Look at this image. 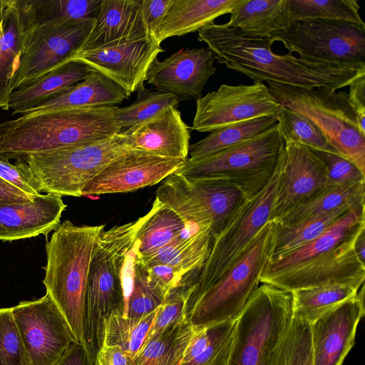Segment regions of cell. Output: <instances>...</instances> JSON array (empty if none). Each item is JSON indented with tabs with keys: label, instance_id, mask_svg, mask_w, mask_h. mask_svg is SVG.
Here are the masks:
<instances>
[{
	"label": "cell",
	"instance_id": "cell-1",
	"mask_svg": "<svg viewBox=\"0 0 365 365\" xmlns=\"http://www.w3.org/2000/svg\"><path fill=\"white\" fill-rule=\"evenodd\" d=\"M197 33L198 41L208 46L220 63L254 83L337 91L365 75V69L306 59L290 53H274L269 37L248 34L226 24L212 23Z\"/></svg>",
	"mask_w": 365,
	"mask_h": 365
},
{
	"label": "cell",
	"instance_id": "cell-2",
	"mask_svg": "<svg viewBox=\"0 0 365 365\" xmlns=\"http://www.w3.org/2000/svg\"><path fill=\"white\" fill-rule=\"evenodd\" d=\"M116 106L22 115L0 122V160L28 157L108 139L120 132Z\"/></svg>",
	"mask_w": 365,
	"mask_h": 365
},
{
	"label": "cell",
	"instance_id": "cell-3",
	"mask_svg": "<svg viewBox=\"0 0 365 365\" xmlns=\"http://www.w3.org/2000/svg\"><path fill=\"white\" fill-rule=\"evenodd\" d=\"M102 225L78 226L67 220L46 244L43 279L46 294L66 319L75 339L84 344L85 299L89 264Z\"/></svg>",
	"mask_w": 365,
	"mask_h": 365
},
{
	"label": "cell",
	"instance_id": "cell-4",
	"mask_svg": "<svg viewBox=\"0 0 365 365\" xmlns=\"http://www.w3.org/2000/svg\"><path fill=\"white\" fill-rule=\"evenodd\" d=\"M141 222L142 217L103 230L95 242L88 268L84 317V339L91 346L103 344L106 324L113 312L124 315L125 266Z\"/></svg>",
	"mask_w": 365,
	"mask_h": 365
},
{
	"label": "cell",
	"instance_id": "cell-5",
	"mask_svg": "<svg viewBox=\"0 0 365 365\" xmlns=\"http://www.w3.org/2000/svg\"><path fill=\"white\" fill-rule=\"evenodd\" d=\"M274 225L269 221L234 264L185 307L184 317L194 329L237 319L259 286L269 259Z\"/></svg>",
	"mask_w": 365,
	"mask_h": 365
},
{
	"label": "cell",
	"instance_id": "cell-6",
	"mask_svg": "<svg viewBox=\"0 0 365 365\" xmlns=\"http://www.w3.org/2000/svg\"><path fill=\"white\" fill-rule=\"evenodd\" d=\"M267 83L281 105L314 123L339 153L365 175V133L359 127L346 92Z\"/></svg>",
	"mask_w": 365,
	"mask_h": 365
},
{
	"label": "cell",
	"instance_id": "cell-7",
	"mask_svg": "<svg viewBox=\"0 0 365 365\" xmlns=\"http://www.w3.org/2000/svg\"><path fill=\"white\" fill-rule=\"evenodd\" d=\"M284 146L276 170L264 187L252 197L247 199L225 229L212 240L209 255L203 265L184 287L185 307L234 264L259 230L270 221L281 180Z\"/></svg>",
	"mask_w": 365,
	"mask_h": 365
},
{
	"label": "cell",
	"instance_id": "cell-8",
	"mask_svg": "<svg viewBox=\"0 0 365 365\" xmlns=\"http://www.w3.org/2000/svg\"><path fill=\"white\" fill-rule=\"evenodd\" d=\"M284 145L277 123L250 140L207 157L190 160L175 172L187 177H216L237 187L249 199L272 177Z\"/></svg>",
	"mask_w": 365,
	"mask_h": 365
},
{
	"label": "cell",
	"instance_id": "cell-9",
	"mask_svg": "<svg viewBox=\"0 0 365 365\" xmlns=\"http://www.w3.org/2000/svg\"><path fill=\"white\" fill-rule=\"evenodd\" d=\"M133 150L119 133L108 139L34 155L26 158L39 192L81 197V192L109 163Z\"/></svg>",
	"mask_w": 365,
	"mask_h": 365
},
{
	"label": "cell",
	"instance_id": "cell-10",
	"mask_svg": "<svg viewBox=\"0 0 365 365\" xmlns=\"http://www.w3.org/2000/svg\"><path fill=\"white\" fill-rule=\"evenodd\" d=\"M292 319V292L262 283L236 319L228 365H267Z\"/></svg>",
	"mask_w": 365,
	"mask_h": 365
},
{
	"label": "cell",
	"instance_id": "cell-11",
	"mask_svg": "<svg viewBox=\"0 0 365 365\" xmlns=\"http://www.w3.org/2000/svg\"><path fill=\"white\" fill-rule=\"evenodd\" d=\"M155 198L187 224L209 227L212 240L247 200L235 185L216 177H187L174 173L156 190Z\"/></svg>",
	"mask_w": 365,
	"mask_h": 365
},
{
	"label": "cell",
	"instance_id": "cell-12",
	"mask_svg": "<svg viewBox=\"0 0 365 365\" xmlns=\"http://www.w3.org/2000/svg\"><path fill=\"white\" fill-rule=\"evenodd\" d=\"M269 38L306 59L365 69V24L294 20Z\"/></svg>",
	"mask_w": 365,
	"mask_h": 365
},
{
	"label": "cell",
	"instance_id": "cell-13",
	"mask_svg": "<svg viewBox=\"0 0 365 365\" xmlns=\"http://www.w3.org/2000/svg\"><path fill=\"white\" fill-rule=\"evenodd\" d=\"M94 21L30 25L28 20L24 50L12 81L13 91L70 60L87 38Z\"/></svg>",
	"mask_w": 365,
	"mask_h": 365
},
{
	"label": "cell",
	"instance_id": "cell-14",
	"mask_svg": "<svg viewBox=\"0 0 365 365\" xmlns=\"http://www.w3.org/2000/svg\"><path fill=\"white\" fill-rule=\"evenodd\" d=\"M29 365H55L76 339L61 312L46 294L11 307Z\"/></svg>",
	"mask_w": 365,
	"mask_h": 365
},
{
	"label": "cell",
	"instance_id": "cell-15",
	"mask_svg": "<svg viewBox=\"0 0 365 365\" xmlns=\"http://www.w3.org/2000/svg\"><path fill=\"white\" fill-rule=\"evenodd\" d=\"M280 107V103L263 83L222 84L196 101L192 130L210 133L254 118L277 117Z\"/></svg>",
	"mask_w": 365,
	"mask_h": 365
},
{
	"label": "cell",
	"instance_id": "cell-16",
	"mask_svg": "<svg viewBox=\"0 0 365 365\" xmlns=\"http://www.w3.org/2000/svg\"><path fill=\"white\" fill-rule=\"evenodd\" d=\"M364 227L363 221L346 240L331 251L290 270L262 276L260 282L289 292L331 285L360 289L364 284L365 265L357 259L354 245L358 233Z\"/></svg>",
	"mask_w": 365,
	"mask_h": 365
},
{
	"label": "cell",
	"instance_id": "cell-17",
	"mask_svg": "<svg viewBox=\"0 0 365 365\" xmlns=\"http://www.w3.org/2000/svg\"><path fill=\"white\" fill-rule=\"evenodd\" d=\"M185 160L133 150L100 171L83 187L81 196L128 192L154 185L176 172Z\"/></svg>",
	"mask_w": 365,
	"mask_h": 365
},
{
	"label": "cell",
	"instance_id": "cell-18",
	"mask_svg": "<svg viewBox=\"0 0 365 365\" xmlns=\"http://www.w3.org/2000/svg\"><path fill=\"white\" fill-rule=\"evenodd\" d=\"M364 284L357 294L310 324L313 365H341L364 316Z\"/></svg>",
	"mask_w": 365,
	"mask_h": 365
},
{
	"label": "cell",
	"instance_id": "cell-19",
	"mask_svg": "<svg viewBox=\"0 0 365 365\" xmlns=\"http://www.w3.org/2000/svg\"><path fill=\"white\" fill-rule=\"evenodd\" d=\"M327 186V168L323 160L306 146L284 143L281 180L270 220H278Z\"/></svg>",
	"mask_w": 365,
	"mask_h": 365
},
{
	"label": "cell",
	"instance_id": "cell-20",
	"mask_svg": "<svg viewBox=\"0 0 365 365\" xmlns=\"http://www.w3.org/2000/svg\"><path fill=\"white\" fill-rule=\"evenodd\" d=\"M160 46L148 40L118 46L78 51L71 59L80 61L104 75L125 92L127 97L145 86L147 73L159 53Z\"/></svg>",
	"mask_w": 365,
	"mask_h": 365
},
{
	"label": "cell",
	"instance_id": "cell-21",
	"mask_svg": "<svg viewBox=\"0 0 365 365\" xmlns=\"http://www.w3.org/2000/svg\"><path fill=\"white\" fill-rule=\"evenodd\" d=\"M215 56L207 48H182L163 61L155 58L146 81L158 91L170 93L180 100H198L204 86L216 72Z\"/></svg>",
	"mask_w": 365,
	"mask_h": 365
},
{
	"label": "cell",
	"instance_id": "cell-22",
	"mask_svg": "<svg viewBox=\"0 0 365 365\" xmlns=\"http://www.w3.org/2000/svg\"><path fill=\"white\" fill-rule=\"evenodd\" d=\"M120 133L133 150L162 158H187L190 130L175 107H168Z\"/></svg>",
	"mask_w": 365,
	"mask_h": 365
},
{
	"label": "cell",
	"instance_id": "cell-23",
	"mask_svg": "<svg viewBox=\"0 0 365 365\" xmlns=\"http://www.w3.org/2000/svg\"><path fill=\"white\" fill-rule=\"evenodd\" d=\"M143 40L148 39L140 0H101L93 28L78 51Z\"/></svg>",
	"mask_w": 365,
	"mask_h": 365
},
{
	"label": "cell",
	"instance_id": "cell-24",
	"mask_svg": "<svg viewBox=\"0 0 365 365\" xmlns=\"http://www.w3.org/2000/svg\"><path fill=\"white\" fill-rule=\"evenodd\" d=\"M61 197L46 193L35 196L29 202L0 204V240L47 235L55 230L66 207Z\"/></svg>",
	"mask_w": 365,
	"mask_h": 365
},
{
	"label": "cell",
	"instance_id": "cell-25",
	"mask_svg": "<svg viewBox=\"0 0 365 365\" xmlns=\"http://www.w3.org/2000/svg\"><path fill=\"white\" fill-rule=\"evenodd\" d=\"M28 19L20 0H6L0 21V110H9Z\"/></svg>",
	"mask_w": 365,
	"mask_h": 365
},
{
	"label": "cell",
	"instance_id": "cell-26",
	"mask_svg": "<svg viewBox=\"0 0 365 365\" xmlns=\"http://www.w3.org/2000/svg\"><path fill=\"white\" fill-rule=\"evenodd\" d=\"M212 242L209 227L188 223L180 235L170 242L150 255L135 257L134 262L141 264L161 263L178 267L187 277L185 284L203 265Z\"/></svg>",
	"mask_w": 365,
	"mask_h": 365
},
{
	"label": "cell",
	"instance_id": "cell-27",
	"mask_svg": "<svg viewBox=\"0 0 365 365\" xmlns=\"http://www.w3.org/2000/svg\"><path fill=\"white\" fill-rule=\"evenodd\" d=\"M242 0H173L157 29V43L198 31L230 14Z\"/></svg>",
	"mask_w": 365,
	"mask_h": 365
},
{
	"label": "cell",
	"instance_id": "cell-28",
	"mask_svg": "<svg viewBox=\"0 0 365 365\" xmlns=\"http://www.w3.org/2000/svg\"><path fill=\"white\" fill-rule=\"evenodd\" d=\"M127 98L118 85L93 70L81 82L68 87L22 115L61 109L116 106Z\"/></svg>",
	"mask_w": 365,
	"mask_h": 365
},
{
	"label": "cell",
	"instance_id": "cell-29",
	"mask_svg": "<svg viewBox=\"0 0 365 365\" xmlns=\"http://www.w3.org/2000/svg\"><path fill=\"white\" fill-rule=\"evenodd\" d=\"M363 221L365 205L351 208L309 244L276 262H268L261 277L290 270L331 251L346 240Z\"/></svg>",
	"mask_w": 365,
	"mask_h": 365
},
{
	"label": "cell",
	"instance_id": "cell-30",
	"mask_svg": "<svg viewBox=\"0 0 365 365\" xmlns=\"http://www.w3.org/2000/svg\"><path fill=\"white\" fill-rule=\"evenodd\" d=\"M86 63L70 59L31 83L14 90L9 101L13 115L23 114L68 87L82 81L92 72Z\"/></svg>",
	"mask_w": 365,
	"mask_h": 365
},
{
	"label": "cell",
	"instance_id": "cell-31",
	"mask_svg": "<svg viewBox=\"0 0 365 365\" xmlns=\"http://www.w3.org/2000/svg\"><path fill=\"white\" fill-rule=\"evenodd\" d=\"M235 322L226 321L195 329L178 365H228Z\"/></svg>",
	"mask_w": 365,
	"mask_h": 365
},
{
	"label": "cell",
	"instance_id": "cell-32",
	"mask_svg": "<svg viewBox=\"0 0 365 365\" xmlns=\"http://www.w3.org/2000/svg\"><path fill=\"white\" fill-rule=\"evenodd\" d=\"M230 14L227 26L259 37H269L290 21L286 0H242Z\"/></svg>",
	"mask_w": 365,
	"mask_h": 365
},
{
	"label": "cell",
	"instance_id": "cell-33",
	"mask_svg": "<svg viewBox=\"0 0 365 365\" xmlns=\"http://www.w3.org/2000/svg\"><path fill=\"white\" fill-rule=\"evenodd\" d=\"M351 209L341 208L289 224L273 221L274 232L268 262H276L309 244Z\"/></svg>",
	"mask_w": 365,
	"mask_h": 365
},
{
	"label": "cell",
	"instance_id": "cell-34",
	"mask_svg": "<svg viewBox=\"0 0 365 365\" xmlns=\"http://www.w3.org/2000/svg\"><path fill=\"white\" fill-rule=\"evenodd\" d=\"M187 223L157 198L142 217L135 245V257L152 255L180 235Z\"/></svg>",
	"mask_w": 365,
	"mask_h": 365
},
{
	"label": "cell",
	"instance_id": "cell-35",
	"mask_svg": "<svg viewBox=\"0 0 365 365\" xmlns=\"http://www.w3.org/2000/svg\"><path fill=\"white\" fill-rule=\"evenodd\" d=\"M365 205V182L328 185L274 222L289 224L341 208Z\"/></svg>",
	"mask_w": 365,
	"mask_h": 365
},
{
	"label": "cell",
	"instance_id": "cell-36",
	"mask_svg": "<svg viewBox=\"0 0 365 365\" xmlns=\"http://www.w3.org/2000/svg\"><path fill=\"white\" fill-rule=\"evenodd\" d=\"M194 332L183 318L147 338L130 365H178Z\"/></svg>",
	"mask_w": 365,
	"mask_h": 365
},
{
	"label": "cell",
	"instance_id": "cell-37",
	"mask_svg": "<svg viewBox=\"0 0 365 365\" xmlns=\"http://www.w3.org/2000/svg\"><path fill=\"white\" fill-rule=\"evenodd\" d=\"M30 25L95 19L101 0H20Z\"/></svg>",
	"mask_w": 365,
	"mask_h": 365
},
{
	"label": "cell",
	"instance_id": "cell-38",
	"mask_svg": "<svg viewBox=\"0 0 365 365\" xmlns=\"http://www.w3.org/2000/svg\"><path fill=\"white\" fill-rule=\"evenodd\" d=\"M277 123V116H264L242 121L210 132L189 148L190 160H199L250 140Z\"/></svg>",
	"mask_w": 365,
	"mask_h": 365
},
{
	"label": "cell",
	"instance_id": "cell-39",
	"mask_svg": "<svg viewBox=\"0 0 365 365\" xmlns=\"http://www.w3.org/2000/svg\"><path fill=\"white\" fill-rule=\"evenodd\" d=\"M359 289L331 285L292 292V317L311 324L325 312L354 297Z\"/></svg>",
	"mask_w": 365,
	"mask_h": 365
},
{
	"label": "cell",
	"instance_id": "cell-40",
	"mask_svg": "<svg viewBox=\"0 0 365 365\" xmlns=\"http://www.w3.org/2000/svg\"><path fill=\"white\" fill-rule=\"evenodd\" d=\"M357 0H286L289 21L328 20L364 24Z\"/></svg>",
	"mask_w": 365,
	"mask_h": 365
},
{
	"label": "cell",
	"instance_id": "cell-41",
	"mask_svg": "<svg viewBox=\"0 0 365 365\" xmlns=\"http://www.w3.org/2000/svg\"><path fill=\"white\" fill-rule=\"evenodd\" d=\"M156 311L135 319L124 317L120 312H113L106 324L103 345L118 346L133 358L143 346Z\"/></svg>",
	"mask_w": 365,
	"mask_h": 365
},
{
	"label": "cell",
	"instance_id": "cell-42",
	"mask_svg": "<svg viewBox=\"0 0 365 365\" xmlns=\"http://www.w3.org/2000/svg\"><path fill=\"white\" fill-rule=\"evenodd\" d=\"M267 365H313L310 324L292 317Z\"/></svg>",
	"mask_w": 365,
	"mask_h": 365
},
{
	"label": "cell",
	"instance_id": "cell-43",
	"mask_svg": "<svg viewBox=\"0 0 365 365\" xmlns=\"http://www.w3.org/2000/svg\"><path fill=\"white\" fill-rule=\"evenodd\" d=\"M277 123L284 143H296L313 150L340 155L314 123L286 106L281 105Z\"/></svg>",
	"mask_w": 365,
	"mask_h": 365
},
{
	"label": "cell",
	"instance_id": "cell-44",
	"mask_svg": "<svg viewBox=\"0 0 365 365\" xmlns=\"http://www.w3.org/2000/svg\"><path fill=\"white\" fill-rule=\"evenodd\" d=\"M180 101L175 94L152 91L145 86L140 87L137 90V99L133 103L117 109L120 132L140 125L168 107L177 108Z\"/></svg>",
	"mask_w": 365,
	"mask_h": 365
},
{
	"label": "cell",
	"instance_id": "cell-45",
	"mask_svg": "<svg viewBox=\"0 0 365 365\" xmlns=\"http://www.w3.org/2000/svg\"><path fill=\"white\" fill-rule=\"evenodd\" d=\"M166 298L148 282L143 267L133 262V283L124 317L140 319L156 311Z\"/></svg>",
	"mask_w": 365,
	"mask_h": 365
},
{
	"label": "cell",
	"instance_id": "cell-46",
	"mask_svg": "<svg viewBox=\"0 0 365 365\" xmlns=\"http://www.w3.org/2000/svg\"><path fill=\"white\" fill-rule=\"evenodd\" d=\"M0 365H29L11 307L0 308Z\"/></svg>",
	"mask_w": 365,
	"mask_h": 365
},
{
	"label": "cell",
	"instance_id": "cell-47",
	"mask_svg": "<svg viewBox=\"0 0 365 365\" xmlns=\"http://www.w3.org/2000/svg\"><path fill=\"white\" fill-rule=\"evenodd\" d=\"M313 151L325 164L328 185L365 182V175L354 163L343 156L327 152Z\"/></svg>",
	"mask_w": 365,
	"mask_h": 365
},
{
	"label": "cell",
	"instance_id": "cell-48",
	"mask_svg": "<svg viewBox=\"0 0 365 365\" xmlns=\"http://www.w3.org/2000/svg\"><path fill=\"white\" fill-rule=\"evenodd\" d=\"M185 302L186 294L183 287H179L172 292L158 308L146 339L185 318Z\"/></svg>",
	"mask_w": 365,
	"mask_h": 365
},
{
	"label": "cell",
	"instance_id": "cell-49",
	"mask_svg": "<svg viewBox=\"0 0 365 365\" xmlns=\"http://www.w3.org/2000/svg\"><path fill=\"white\" fill-rule=\"evenodd\" d=\"M140 264L145 270L148 283L165 298L187 279L185 274L173 266L161 263Z\"/></svg>",
	"mask_w": 365,
	"mask_h": 365
},
{
	"label": "cell",
	"instance_id": "cell-50",
	"mask_svg": "<svg viewBox=\"0 0 365 365\" xmlns=\"http://www.w3.org/2000/svg\"><path fill=\"white\" fill-rule=\"evenodd\" d=\"M0 177L31 195L41 194L30 167L24 161L16 160L11 163L0 160Z\"/></svg>",
	"mask_w": 365,
	"mask_h": 365
},
{
	"label": "cell",
	"instance_id": "cell-51",
	"mask_svg": "<svg viewBox=\"0 0 365 365\" xmlns=\"http://www.w3.org/2000/svg\"><path fill=\"white\" fill-rule=\"evenodd\" d=\"M173 0H140L148 39L156 44L157 29ZM160 46V45H159Z\"/></svg>",
	"mask_w": 365,
	"mask_h": 365
},
{
	"label": "cell",
	"instance_id": "cell-52",
	"mask_svg": "<svg viewBox=\"0 0 365 365\" xmlns=\"http://www.w3.org/2000/svg\"><path fill=\"white\" fill-rule=\"evenodd\" d=\"M347 96L359 127L365 133V75L354 80L349 85Z\"/></svg>",
	"mask_w": 365,
	"mask_h": 365
},
{
	"label": "cell",
	"instance_id": "cell-53",
	"mask_svg": "<svg viewBox=\"0 0 365 365\" xmlns=\"http://www.w3.org/2000/svg\"><path fill=\"white\" fill-rule=\"evenodd\" d=\"M55 365H97L96 356L86 345L75 341Z\"/></svg>",
	"mask_w": 365,
	"mask_h": 365
},
{
	"label": "cell",
	"instance_id": "cell-54",
	"mask_svg": "<svg viewBox=\"0 0 365 365\" xmlns=\"http://www.w3.org/2000/svg\"><path fill=\"white\" fill-rule=\"evenodd\" d=\"M131 360L118 346L103 345L96 354L97 365H130Z\"/></svg>",
	"mask_w": 365,
	"mask_h": 365
},
{
	"label": "cell",
	"instance_id": "cell-55",
	"mask_svg": "<svg viewBox=\"0 0 365 365\" xmlns=\"http://www.w3.org/2000/svg\"><path fill=\"white\" fill-rule=\"evenodd\" d=\"M34 197L0 177V204L25 203Z\"/></svg>",
	"mask_w": 365,
	"mask_h": 365
},
{
	"label": "cell",
	"instance_id": "cell-56",
	"mask_svg": "<svg viewBox=\"0 0 365 365\" xmlns=\"http://www.w3.org/2000/svg\"><path fill=\"white\" fill-rule=\"evenodd\" d=\"M354 252L359 261L365 265V227L358 233L354 242Z\"/></svg>",
	"mask_w": 365,
	"mask_h": 365
},
{
	"label": "cell",
	"instance_id": "cell-57",
	"mask_svg": "<svg viewBox=\"0 0 365 365\" xmlns=\"http://www.w3.org/2000/svg\"><path fill=\"white\" fill-rule=\"evenodd\" d=\"M6 0H0V21L1 19L2 11L5 4Z\"/></svg>",
	"mask_w": 365,
	"mask_h": 365
}]
</instances>
